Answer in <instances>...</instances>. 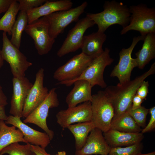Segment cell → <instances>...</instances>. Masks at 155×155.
Wrapping results in <instances>:
<instances>
[{"mask_svg": "<svg viewBox=\"0 0 155 155\" xmlns=\"http://www.w3.org/2000/svg\"><path fill=\"white\" fill-rule=\"evenodd\" d=\"M73 3L70 0H46L42 5L28 11V24L38 19L54 12L71 8Z\"/></svg>", "mask_w": 155, "mask_h": 155, "instance_id": "18", "label": "cell"}, {"mask_svg": "<svg viewBox=\"0 0 155 155\" xmlns=\"http://www.w3.org/2000/svg\"><path fill=\"white\" fill-rule=\"evenodd\" d=\"M99 55L88 56L81 52L74 56L55 71L53 78L59 82H69L76 79Z\"/></svg>", "mask_w": 155, "mask_h": 155, "instance_id": "9", "label": "cell"}, {"mask_svg": "<svg viewBox=\"0 0 155 155\" xmlns=\"http://www.w3.org/2000/svg\"><path fill=\"white\" fill-rule=\"evenodd\" d=\"M31 150L36 155H51L48 153L43 148L38 146L31 145Z\"/></svg>", "mask_w": 155, "mask_h": 155, "instance_id": "34", "label": "cell"}, {"mask_svg": "<svg viewBox=\"0 0 155 155\" xmlns=\"http://www.w3.org/2000/svg\"><path fill=\"white\" fill-rule=\"evenodd\" d=\"M137 155H155V152L153 151L148 153L144 154H143L141 153Z\"/></svg>", "mask_w": 155, "mask_h": 155, "instance_id": "40", "label": "cell"}, {"mask_svg": "<svg viewBox=\"0 0 155 155\" xmlns=\"http://www.w3.org/2000/svg\"><path fill=\"white\" fill-rule=\"evenodd\" d=\"M21 118L12 115L8 116L6 124L12 125L18 129L22 133L24 140L28 143L40 146L45 149L51 141L48 135L35 130L24 123Z\"/></svg>", "mask_w": 155, "mask_h": 155, "instance_id": "16", "label": "cell"}, {"mask_svg": "<svg viewBox=\"0 0 155 155\" xmlns=\"http://www.w3.org/2000/svg\"><path fill=\"white\" fill-rule=\"evenodd\" d=\"M13 0H0V15L8 9Z\"/></svg>", "mask_w": 155, "mask_h": 155, "instance_id": "36", "label": "cell"}, {"mask_svg": "<svg viewBox=\"0 0 155 155\" xmlns=\"http://www.w3.org/2000/svg\"><path fill=\"white\" fill-rule=\"evenodd\" d=\"M74 87L67 95L65 101L68 107L76 106L78 104L87 101L91 102L92 87L87 81L80 80L75 82Z\"/></svg>", "mask_w": 155, "mask_h": 155, "instance_id": "20", "label": "cell"}, {"mask_svg": "<svg viewBox=\"0 0 155 155\" xmlns=\"http://www.w3.org/2000/svg\"><path fill=\"white\" fill-rule=\"evenodd\" d=\"M143 147L140 142L125 147L111 148L108 155H137L141 153Z\"/></svg>", "mask_w": 155, "mask_h": 155, "instance_id": "29", "label": "cell"}, {"mask_svg": "<svg viewBox=\"0 0 155 155\" xmlns=\"http://www.w3.org/2000/svg\"><path fill=\"white\" fill-rule=\"evenodd\" d=\"M46 0H18L19 10L20 11L27 12L34 8L43 5Z\"/></svg>", "mask_w": 155, "mask_h": 155, "instance_id": "31", "label": "cell"}, {"mask_svg": "<svg viewBox=\"0 0 155 155\" xmlns=\"http://www.w3.org/2000/svg\"><path fill=\"white\" fill-rule=\"evenodd\" d=\"M103 133L106 141L111 148L131 145L141 142L144 137L143 134L141 132H125L111 129Z\"/></svg>", "mask_w": 155, "mask_h": 155, "instance_id": "19", "label": "cell"}, {"mask_svg": "<svg viewBox=\"0 0 155 155\" xmlns=\"http://www.w3.org/2000/svg\"><path fill=\"white\" fill-rule=\"evenodd\" d=\"M57 123L63 129L76 123L92 121L91 102L87 101L78 106L61 110L56 115Z\"/></svg>", "mask_w": 155, "mask_h": 155, "instance_id": "13", "label": "cell"}, {"mask_svg": "<svg viewBox=\"0 0 155 155\" xmlns=\"http://www.w3.org/2000/svg\"><path fill=\"white\" fill-rule=\"evenodd\" d=\"M106 37L104 33L98 31L84 36L80 48L82 52L88 56L100 54L104 51L102 46Z\"/></svg>", "mask_w": 155, "mask_h": 155, "instance_id": "21", "label": "cell"}, {"mask_svg": "<svg viewBox=\"0 0 155 155\" xmlns=\"http://www.w3.org/2000/svg\"><path fill=\"white\" fill-rule=\"evenodd\" d=\"M32 155H36L33 152Z\"/></svg>", "mask_w": 155, "mask_h": 155, "instance_id": "42", "label": "cell"}, {"mask_svg": "<svg viewBox=\"0 0 155 155\" xmlns=\"http://www.w3.org/2000/svg\"><path fill=\"white\" fill-rule=\"evenodd\" d=\"M4 106H0V120L6 121L8 116L6 115Z\"/></svg>", "mask_w": 155, "mask_h": 155, "instance_id": "38", "label": "cell"}, {"mask_svg": "<svg viewBox=\"0 0 155 155\" xmlns=\"http://www.w3.org/2000/svg\"><path fill=\"white\" fill-rule=\"evenodd\" d=\"M149 113L151 115L150 119L147 125L142 130L141 132L143 134L152 131L155 128V106L149 109Z\"/></svg>", "mask_w": 155, "mask_h": 155, "instance_id": "32", "label": "cell"}, {"mask_svg": "<svg viewBox=\"0 0 155 155\" xmlns=\"http://www.w3.org/2000/svg\"><path fill=\"white\" fill-rule=\"evenodd\" d=\"M56 90V88H52L42 102L23 121L25 123H32L40 127L48 135L51 140L53 137L54 132L48 128L46 120L49 109L59 105Z\"/></svg>", "mask_w": 155, "mask_h": 155, "instance_id": "10", "label": "cell"}, {"mask_svg": "<svg viewBox=\"0 0 155 155\" xmlns=\"http://www.w3.org/2000/svg\"><path fill=\"white\" fill-rule=\"evenodd\" d=\"M110 129L129 133H140L142 129L127 111L114 117L111 121Z\"/></svg>", "mask_w": 155, "mask_h": 155, "instance_id": "24", "label": "cell"}, {"mask_svg": "<svg viewBox=\"0 0 155 155\" xmlns=\"http://www.w3.org/2000/svg\"><path fill=\"white\" fill-rule=\"evenodd\" d=\"M88 5L86 1L73 8L54 12L46 16L49 23V33L50 37L55 39L70 24L77 22L80 16Z\"/></svg>", "mask_w": 155, "mask_h": 155, "instance_id": "8", "label": "cell"}, {"mask_svg": "<svg viewBox=\"0 0 155 155\" xmlns=\"http://www.w3.org/2000/svg\"><path fill=\"white\" fill-rule=\"evenodd\" d=\"M14 125L8 126L4 120H0V152L7 146L16 142H28L21 131Z\"/></svg>", "mask_w": 155, "mask_h": 155, "instance_id": "23", "label": "cell"}, {"mask_svg": "<svg viewBox=\"0 0 155 155\" xmlns=\"http://www.w3.org/2000/svg\"><path fill=\"white\" fill-rule=\"evenodd\" d=\"M7 100V97L3 93L0 85V106H5L6 105L8 104Z\"/></svg>", "mask_w": 155, "mask_h": 155, "instance_id": "37", "label": "cell"}, {"mask_svg": "<svg viewBox=\"0 0 155 155\" xmlns=\"http://www.w3.org/2000/svg\"><path fill=\"white\" fill-rule=\"evenodd\" d=\"M44 70L41 68L36 74L34 84L26 99L22 112L26 118L44 100L48 94V89L44 86Z\"/></svg>", "mask_w": 155, "mask_h": 155, "instance_id": "14", "label": "cell"}, {"mask_svg": "<svg viewBox=\"0 0 155 155\" xmlns=\"http://www.w3.org/2000/svg\"><path fill=\"white\" fill-rule=\"evenodd\" d=\"M144 100L141 97L135 94L132 99L131 108L132 109H134L140 107L141 106V104Z\"/></svg>", "mask_w": 155, "mask_h": 155, "instance_id": "35", "label": "cell"}, {"mask_svg": "<svg viewBox=\"0 0 155 155\" xmlns=\"http://www.w3.org/2000/svg\"><path fill=\"white\" fill-rule=\"evenodd\" d=\"M95 24L94 22L86 16L78 20L74 27L69 30L57 53V56L61 57L80 48L84 33L88 29Z\"/></svg>", "mask_w": 155, "mask_h": 155, "instance_id": "12", "label": "cell"}, {"mask_svg": "<svg viewBox=\"0 0 155 155\" xmlns=\"http://www.w3.org/2000/svg\"><path fill=\"white\" fill-rule=\"evenodd\" d=\"M28 24L26 12L20 11L11 30V43L18 49L20 47L22 33Z\"/></svg>", "mask_w": 155, "mask_h": 155, "instance_id": "27", "label": "cell"}, {"mask_svg": "<svg viewBox=\"0 0 155 155\" xmlns=\"http://www.w3.org/2000/svg\"><path fill=\"white\" fill-rule=\"evenodd\" d=\"M103 133L97 128L93 129L83 147L76 150L75 155H108L111 148L106 141Z\"/></svg>", "mask_w": 155, "mask_h": 155, "instance_id": "17", "label": "cell"}, {"mask_svg": "<svg viewBox=\"0 0 155 155\" xmlns=\"http://www.w3.org/2000/svg\"><path fill=\"white\" fill-rule=\"evenodd\" d=\"M13 92L9 113L13 116L21 118L24 103L33 84L26 77L12 79Z\"/></svg>", "mask_w": 155, "mask_h": 155, "instance_id": "15", "label": "cell"}, {"mask_svg": "<svg viewBox=\"0 0 155 155\" xmlns=\"http://www.w3.org/2000/svg\"><path fill=\"white\" fill-rule=\"evenodd\" d=\"M145 36H139L133 38L132 43L127 48H123L119 53V60L111 71L110 76L116 77L119 84H122L130 80L131 72L133 69L137 67L135 58L131 57L132 51L137 44L143 40Z\"/></svg>", "mask_w": 155, "mask_h": 155, "instance_id": "11", "label": "cell"}, {"mask_svg": "<svg viewBox=\"0 0 155 155\" xmlns=\"http://www.w3.org/2000/svg\"><path fill=\"white\" fill-rule=\"evenodd\" d=\"M19 11V3L16 0H13L8 9L0 19V30L11 35V29Z\"/></svg>", "mask_w": 155, "mask_h": 155, "instance_id": "26", "label": "cell"}, {"mask_svg": "<svg viewBox=\"0 0 155 155\" xmlns=\"http://www.w3.org/2000/svg\"><path fill=\"white\" fill-rule=\"evenodd\" d=\"M31 144L21 145L19 142L11 144L5 147L0 151V155L7 154L9 155H32Z\"/></svg>", "mask_w": 155, "mask_h": 155, "instance_id": "28", "label": "cell"}, {"mask_svg": "<svg viewBox=\"0 0 155 155\" xmlns=\"http://www.w3.org/2000/svg\"><path fill=\"white\" fill-rule=\"evenodd\" d=\"M149 86L148 81H144L138 88L136 94L143 100L146 99L148 93Z\"/></svg>", "mask_w": 155, "mask_h": 155, "instance_id": "33", "label": "cell"}, {"mask_svg": "<svg viewBox=\"0 0 155 155\" xmlns=\"http://www.w3.org/2000/svg\"><path fill=\"white\" fill-rule=\"evenodd\" d=\"M110 51L108 48H105L103 53L94 58L81 75L76 79L69 82H59L57 84L69 86L77 80H84L88 81L92 87L98 85L102 88H106L107 84L104 78V71L106 67L114 61L110 56Z\"/></svg>", "mask_w": 155, "mask_h": 155, "instance_id": "4", "label": "cell"}, {"mask_svg": "<svg viewBox=\"0 0 155 155\" xmlns=\"http://www.w3.org/2000/svg\"><path fill=\"white\" fill-rule=\"evenodd\" d=\"M127 111L140 127L146 126V119L149 113V109L141 106L134 109H132L130 107Z\"/></svg>", "mask_w": 155, "mask_h": 155, "instance_id": "30", "label": "cell"}, {"mask_svg": "<svg viewBox=\"0 0 155 155\" xmlns=\"http://www.w3.org/2000/svg\"><path fill=\"white\" fill-rule=\"evenodd\" d=\"M92 121L95 127L105 132L110 128L114 115L113 106L106 92L99 90L92 95Z\"/></svg>", "mask_w": 155, "mask_h": 155, "instance_id": "5", "label": "cell"}, {"mask_svg": "<svg viewBox=\"0 0 155 155\" xmlns=\"http://www.w3.org/2000/svg\"><path fill=\"white\" fill-rule=\"evenodd\" d=\"M95 127L92 121L72 124L67 127L74 137L76 150L83 147L89 133Z\"/></svg>", "mask_w": 155, "mask_h": 155, "instance_id": "25", "label": "cell"}, {"mask_svg": "<svg viewBox=\"0 0 155 155\" xmlns=\"http://www.w3.org/2000/svg\"><path fill=\"white\" fill-rule=\"evenodd\" d=\"M103 10L98 13H87L86 16L97 25L98 31L104 33L109 27L119 24L123 28L129 23V8L121 2L115 0L105 1Z\"/></svg>", "mask_w": 155, "mask_h": 155, "instance_id": "2", "label": "cell"}, {"mask_svg": "<svg viewBox=\"0 0 155 155\" xmlns=\"http://www.w3.org/2000/svg\"><path fill=\"white\" fill-rule=\"evenodd\" d=\"M3 47L1 50L4 60L9 65L13 78H20L25 77V72L32 64L27 57L8 38L6 33L3 32Z\"/></svg>", "mask_w": 155, "mask_h": 155, "instance_id": "6", "label": "cell"}, {"mask_svg": "<svg viewBox=\"0 0 155 155\" xmlns=\"http://www.w3.org/2000/svg\"><path fill=\"white\" fill-rule=\"evenodd\" d=\"M4 63V60L3 59L1 50L0 49V68L3 66Z\"/></svg>", "mask_w": 155, "mask_h": 155, "instance_id": "39", "label": "cell"}, {"mask_svg": "<svg viewBox=\"0 0 155 155\" xmlns=\"http://www.w3.org/2000/svg\"><path fill=\"white\" fill-rule=\"evenodd\" d=\"M24 31L34 40L39 55L46 54L51 50L55 39L51 38L49 34V23L46 16L28 24Z\"/></svg>", "mask_w": 155, "mask_h": 155, "instance_id": "7", "label": "cell"}, {"mask_svg": "<svg viewBox=\"0 0 155 155\" xmlns=\"http://www.w3.org/2000/svg\"><path fill=\"white\" fill-rule=\"evenodd\" d=\"M55 155H66V154L65 151H61L58 152L57 154Z\"/></svg>", "mask_w": 155, "mask_h": 155, "instance_id": "41", "label": "cell"}, {"mask_svg": "<svg viewBox=\"0 0 155 155\" xmlns=\"http://www.w3.org/2000/svg\"><path fill=\"white\" fill-rule=\"evenodd\" d=\"M131 14L128 25L122 28L121 35L134 30L139 32L141 35L145 36L150 33H155V8L149 7L143 3L129 6Z\"/></svg>", "mask_w": 155, "mask_h": 155, "instance_id": "3", "label": "cell"}, {"mask_svg": "<svg viewBox=\"0 0 155 155\" xmlns=\"http://www.w3.org/2000/svg\"><path fill=\"white\" fill-rule=\"evenodd\" d=\"M143 41L142 48L135 54L137 67L140 69L155 57V33L147 34Z\"/></svg>", "mask_w": 155, "mask_h": 155, "instance_id": "22", "label": "cell"}, {"mask_svg": "<svg viewBox=\"0 0 155 155\" xmlns=\"http://www.w3.org/2000/svg\"><path fill=\"white\" fill-rule=\"evenodd\" d=\"M155 72L154 62L147 71L134 79L122 84L106 87L104 91L113 106L114 117L127 111L131 106L132 99L138 88L146 78Z\"/></svg>", "mask_w": 155, "mask_h": 155, "instance_id": "1", "label": "cell"}]
</instances>
